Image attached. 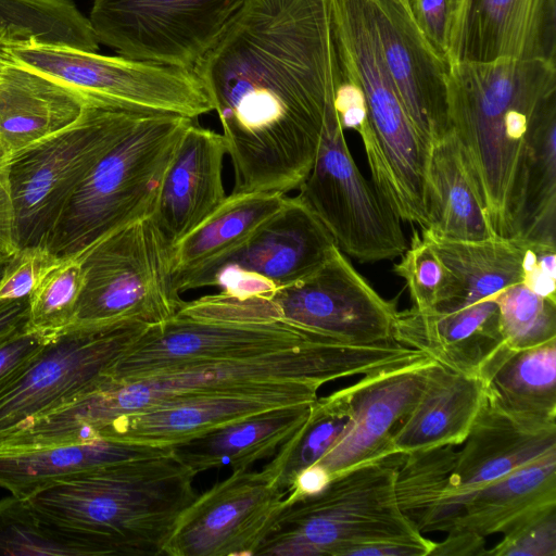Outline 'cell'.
Here are the masks:
<instances>
[{
	"instance_id": "1",
	"label": "cell",
	"mask_w": 556,
	"mask_h": 556,
	"mask_svg": "<svg viewBox=\"0 0 556 556\" xmlns=\"http://www.w3.org/2000/svg\"><path fill=\"white\" fill-rule=\"evenodd\" d=\"M192 71L223 129L231 193L298 189L340 79L330 0H245Z\"/></svg>"
},
{
	"instance_id": "2",
	"label": "cell",
	"mask_w": 556,
	"mask_h": 556,
	"mask_svg": "<svg viewBox=\"0 0 556 556\" xmlns=\"http://www.w3.org/2000/svg\"><path fill=\"white\" fill-rule=\"evenodd\" d=\"M451 131L496 236L513 238L529 139L556 97V63L453 62L446 75Z\"/></svg>"
},
{
	"instance_id": "3",
	"label": "cell",
	"mask_w": 556,
	"mask_h": 556,
	"mask_svg": "<svg viewBox=\"0 0 556 556\" xmlns=\"http://www.w3.org/2000/svg\"><path fill=\"white\" fill-rule=\"evenodd\" d=\"M197 475L172 447L49 485L27 500L43 519L84 536L97 556H159L198 495Z\"/></svg>"
},
{
	"instance_id": "4",
	"label": "cell",
	"mask_w": 556,
	"mask_h": 556,
	"mask_svg": "<svg viewBox=\"0 0 556 556\" xmlns=\"http://www.w3.org/2000/svg\"><path fill=\"white\" fill-rule=\"evenodd\" d=\"M339 67L361 86L367 123L356 132L371 181L402 222L427 228L430 147L412 123L386 65L369 0H330Z\"/></svg>"
},
{
	"instance_id": "5",
	"label": "cell",
	"mask_w": 556,
	"mask_h": 556,
	"mask_svg": "<svg viewBox=\"0 0 556 556\" xmlns=\"http://www.w3.org/2000/svg\"><path fill=\"white\" fill-rule=\"evenodd\" d=\"M331 341L342 340L281 317L270 298L241 299L219 291L184 301L172 317L148 326L104 375L106 382L125 383L263 352Z\"/></svg>"
},
{
	"instance_id": "6",
	"label": "cell",
	"mask_w": 556,
	"mask_h": 556,
	"mask_svg": "<svg viewBox=\"0 0 556 556\" xmlns=\"http://www.w3.org/2000/svg\"><path fill=\"white\" fill-rule=\"evenodd\" d=\"M420 355L394 339L375 343L331 341L165 372L125 383H109L96 395L100 418H115L162 401L283 383L330 381L414 365Z\"/></svg>"
},
{
	"instance_id": "7",
	"label": "cell",
	"mask_w": 556,
	"mask_h": 556,
	"mask_svg": "<svg viewBox=\"0 0 556 556\" xmlns=\"http://www.w3.org/2000/svg\"><path fill=\"white\" fill-rule=\"evenodd\" d=\"M405 457L393 452L333 476L318 494L287 505L255 555L346 556L358 545L402 542L428 551L422 535L401 510L395 479Z\"/></svg>"
},
{
	"instance_id": "8",
	"label": "cell",
	"mask_w": 556,
	"mask_h": 556,
	"mask_svg": "<svg viewBox=\"0 0 556 556\" xmlns=\"http://www.w3.org/2000/svg\"><path fill=\"white\" fill-rule=\"evenodd\" d=\"M194 121L140 112L74 191L47 250L60 260L76 257L116 229L150 217L179 140Z\"/></svg>"
},
{
	"instance_id": "9",
	"label": "cell",
	"mask_w": 556,
	"mask_h": 556,
	"mask_svg": "<svg viewBox=\"0 0 556 556\" xmlns=\"http://www.w3.org/2000/svg\"><path fill=\"white\" fill-rule=\"evenodd\" d=\"M140 112L87 99L74 124L9 159L17 250L47 249L74 191Z\"/></svg>"
},
{
	"instance_id": "10",
	"label": "cell",
	"mask_w": 556,
	"mask_h": 556,
	"mask_svg": "<svg viewBox=\"0 0 556 556\" xmlns=\"http://www.w3.org/2000/svg\"><path fill=\"white\" fill-rule=\"evenodd\" d=\"M172 248L150 217L103 237L78 255L83 288L72 325L160 324L182 305L172 286Z\"/></svg>"
},
{
	"instance_id": "11",
	"label": "cell",
	"mask_w": 556,
	"mask_h": 556,
	"mask_svg": "<svg viewBox=\"0 0 556 556\" xmlns=\"http://www.w3.org/2000/svg\"><path fill=\"white\" fill-rule=\"evenodd\" d=\"M4 52L5 60L49 76L86 99L105 105L193 119L213 111L203 84L191 70L63 46H20Z\"/></svg>"
},
{
	"instance_id": "12",
	"label": "cell",
	"mask_w": 556,
	"mask_h": 556,
	"mask_svg": "<svg viewBox=\"0 0 556 556\" xmlns=\"http://www.w3.org/2000/svg\"><path fill=\"white\" fill-rule=\"evenodd\" d=\"M298 189L343 254L371 263L406 250L402 220L355 164L333 101L326 111L313 166Z\"/></svg>"
},
{
	"instance_id": "13",
	"label": "cell",
	"mask_w": 556,
	"mask_h": 556,
	"mask_svg": "<svg viewBox=\"0 0 556 556\" xmlns=\"http://www.w3.org/2000/svg\"><path fill=\"white\" fill-rule=\"evenodd\" d=\"M245 0H94L99 41L141 62L193 70Z\"/></svg>"
},
{
	"instance_id": "14",
	"label": "cell",
	"mask_w": 556,
	"mask_h": 556,
	"mask_svg": "<svg viewBox=\"0 0 556 556\" xmlns=\"http://www.w3.org/2000/svg\"><path fill=\"white\" fill-rule=\"evenodd\" d=\"M148 325H71L0 392V440L20 424L100 387L106 368Z\"/></svg>"
},
{
	"instance_id": "15",
	"label": "cell",
	"mask_w": 556,
	"mask_h": 556,
	"mask_svg": "<svg viewBox=\"0 0 556 556\" xmlns=\"http://www.w3.org/2000/svg\"><path fill=\"white\" fill-rule=\"evenodd\" d=\"M287 494L264 467L233 470L181 513L163 555H255L286 507Z\"/></svg>"
},
{
	"instance_id": "16",
	"label": "cell",
	"mask_w": 556,
	"mask_h": 556,
	"mask_svg": "<svg viewBox=\"0 0 556 556\" xmlns=\"http://www.w3.org/2000/svg\"><path fill=\"white\" fill-rule=\"evenodd\" d=\"M318 389L312 383H283L168 399L115 418L97 439L174 447L270 409L311 404Z\"/></svg>"
},
{
	"instance_id": "17",
	"label": "cell",
	"mask_w": 556,
	"mask_h": 556,
	"mask_svg": "<svg viewBox=\"0 0 556 556\" xmlns=\"http://www.w3.org/2000/svg\"><path fill=\"white\" fill-rule=\"evenodd\" d=\"M270 299L283 318L345 342L393 339L396 302L381 298L338 247L313 274Z\"/></svg>"
},
{
	"instance_id": "18",
	"label": "cell",
	"mask_w": 556,
	"mask_h": 556,
	"mask_svg": "<svg viewBox=\"0 0 556 556\" xmlns=\"http://www.w3.org/2000/svg\"><path fill=\"white\" fill-rule=\"evenodd\" d=\"M337 247L326 226L299 197H287L283 205L244 241L227 253L174 276V291L204 288L217 269L232 266L273 282L278 289L318 269Z\"/></svg>"
},
{
	"instance_id": "19",
	"label": "cell",
	"mask_w": 556,
	"mask_h": 556,
	"mask_svg": "<svg viewBox=\"0 0 556 556\" xmlns=\"http://www.w3.org/2000/svg\"><path fill=\"white\" fill-rule=\"evenodd\" d=\"M383 59L405 110L425 142L450 131L448 63L437 53L399 0H369Z\"/></svg>"
},
{
	"instance_id": "20",
	"label": "cell",
	"mask_w": 556,
	"mask_h": 556,
	"mask_svg": "<svg viewBox=\"0 0 556 556\" xmlns=\"http://www.w3.org/2000/svg\"><path fill=\"white\" fill-rule=\"evenodd\" d=\"M556 60V0H460L447 63Z\"/></svg>"
},
{
	"instance_id": "21",
	"label": "cell",
	"mask_w": 556,
	"mask_h": 556,
	"mask_svg": "<svg viewBox=\"0 0 556 556\" xmlns=\"http://www.w3.org/2000/svg\"><path fill=\"white\" fill-rule=\"evenodd\" d=\"M553 451L556 418L511 412L485 392L463 447L457 451L454 476L460 509L470 492Z\"/></svg>"
},
{
	"instance_id": "22",
	"label": "cell",
	"mask_w": 556,
	"mask_h": 556,
	"mask_svg": "<svg viewBox=\"0 0 556 556\" xmlns=\"http://www.w3.org/2000/svg\"><path fill=\"white\" fill-rule=\"evenodd\" d=\"M432 362L368 374L346 387L352 425L317 462L331 478L393 453L392 437L417 403Z\"/></svg>"
},
{
	"instance_id": "23",
	"label": "cell",
	"mask_w": 556,
	"mask_h": 556,
	"mask_svg": "<svg viewBox=\"0 0 556 556\" xmlns=\"http://www.w3.org/2000/svg\"><path fill=\"white\" fill-rule=\"evenodd\" d=\"M222 134L195 121L182 134L150 218L173 248L225 200Z\"/></svg>"
},
{
	"instance_id": "24",
	"label": "cell",
	"mask_w": 556,
	"mask_h": 556,
	"mask_svg": "<svg viewBox=\"0 0 556 556\" xmlns=\"http://www.w3.org/2000/svg\"><path fill=\"white\" fill-rule=\"evenodd\" d=\"M392 337L452 370L476 376L485 359L505 343L493 298L452 312L413 306L397 311Z\"/></svg>"
},
{
	"instance_id": "25",
	"label": "cell",
	"mask_w": 556,
	"mask_h": 556,
	"mask_svg": "<svg viewBox=\"0 0 556 556\" xmlns=\"http://www.w3.org/2000/svg\"><path fill=\"white\" fill-rule=\"evenodd\" d=\"M87 99L31 68L5 60L0 64V153L20 151L74 124Z\"/></svg>"
},
{
	"instance_id": "26",
	"label": "cell",
	"mask_w": 556,
	"mask_h": 556,
	"mask_svg": "<svg viewBox=\"0 0 556 556\" xmlns=\"http://www.w3.org/2000/svg\"><path fill=\"white\" fill-rule=\"evenodd\" d=\"M485 394L482 380L433 361L419 399L391 440L392 452L459 445Z\"/></svg>"
},
{
	"instance_id": "27",
	"label": "cell",
	"mask_w": 556,
	"mask_h": 556,
	"mask_svg": "<svg viewBox=\"0 0 556 556\" xmlns=\"http://www.w3.org/2000/svg\"><path fill=\"white\" fill-rule=\"evenodd\" d=\"M152 447L92 439L31 448L0 451V488L28 498L36 492L75 479L101 467L164 453Z\"/></svg>"
},
{
	"instance_id": "28",
	"label": "cell",
	"mask_w": 556,
	"mask_h": 556,
	"mask_svg": "<svg viewBox=\"0 0 556 556\" xmlns=\"http://www.w3.org/2000/svg\"><path fill=\"white\" fill-rule=\"evenodd\" d=\"M311 404L270 409L226 425L173 450L197 473L229 466L249 469L254 463L274 456L279 447L305 422Z\"/></svg>"
},
{
	"instance_id": "29",
	"label": "cell",
	"mask_w": 556,
	"mask_h": 556,
	"mask_svg": "<svg viewBox=\"0 0 556 556\" xmlns=\"http://www.w3.org/2000/svg\"><path fill=\"white\" fill-rule=\"evenodd\" d=\"M426 189L428 225L425 229L452 240L496 236L452 131L430 147Z\"/></svg>"
},
{
	"instance_id": "30",
	"label": "cell",
	"mask_w": 556,
	"mask_h": 556,
	"mask_svg": "<svg viewBox=\"0 0 556 556\" xmlns=\"http://www.w3.org/2000/svg\"><path fill=\"white\" fill-rule=\"evenodd\" d=\"M551 504H556V451L470 492L453 529L484 538L503 533L520 518Z\"/></svg>"
},
{
	"instance_id": "31",
	"label": "cell",
	"mask_w": 556,
	"mask_h": 556,
	"mask_svg": "<svg viewBox=\"0 0 556 556\" xmlns=\"http://www.w3.org/2000/svg\"><path fill=\"white\" fill-rule=\"evenodd\" d=\"M419 233L457 280V296L447 312L492 299L523 281L525 245L518 239L452 240L428 229Z\"/></svg>"
},
{
	"instance_id": "32",
	"label": "cell",
	"mask_w": 556,
	"mask_h": 556,
	"mask_svg": "<svg viewBox=\"0 0 556 556\" xmlns=\"http://www.w3.org/2000/svg\"><path fill=\"white\" fill-rule=\"evenodd\" d=\"M477 376L486 394L519 414L556 418V340L528 349L503 343Z\"/></svg>"
},
{
	"instance_id": "33",
	"label": "cell",
	"mask_w": 556,
	"mask_h": 556,
	"mask_svg": "<svg viewBox=\"0 0 556 556\" xmlns=\"http://www.w3.org/2000/svg\"><path fill=\"white\" fill-rule=\"evenodd\" d=\"M457 450L443 445L405 454L395 479L403 514L419 532L451 531L460 516L454 468Z\"/></svg>"
},
{
	"instance_id": "34",
	"label": "cell",
	"mask_w": 556,
	"mask_h": 556,
	"mask_svg": "<svg viewBox=\"0 0 556 556\" xmlns=\"http://www.w3.org/2000/svg\"><path fill=\"white\" fill-rule=\"evenodd\" d=\"M286 193H230L170 253L172 277L215 260L244 241L285 203Z\"/></svg>"
},
{
	"instance_id": "35",
	"label": "cell",
	"mask_w": 556,
	"mask_h": 556,
	"mask_svg": "<svg viewBox=\"0 0 556 556\" xmlns=\"http://www.w3.org/2000/svg\"><path fill=\"white\" fill-rule=\"evenodd\" d=\"M555 230L556 97L543 108L529 139L513 238L556 244Z\"/></svg>"
},
{
	"instance_id": "36",
	"label": "cell",
	"mask_w": 556,
	"mask_h": 556,
	"mask_svg": "<svg viewBox=\"0 0 556 556\" xmlns=\"http://www.w3.org/2000/svg\"><path fill=\"white\" fill-rule=\"evenodd\" d=\"M29 45L99 49L88 17L71 0H0V64L5 49Z\"/></svg>"
},
{
	"instance_id": "37",
	"label": "cell",
	"mask_w": 556,
	"mask_h": 556,
	"mask_svg": "<svg viewBox=\"0 0 556 556\" xmlns=\"http://www.w3.org/2000/svg\"><path fill=\"white\" fill-rule=\"evenodd\" d=\"M353 412L346 388L317 397L305 422L264 468L288 493L296 475L317 463L350 429Z\"/></svg>"
},
{
	"instance_id": "38",
	"label": "cell",
	"mask_w": 556,
	"mask_h": 556,
	"mask_svg": "<svg viewBox=\"0 0 556 556\" xmlns=\"http://www.w3.org/2000/svg\"><path fill=\"white\" fill-rule=\"evenodd\" d=\"M0 555L97 556L84 536L43 519L27 498L12 494L0 500Z\"/></svg>"
},
{
	"instance_id": "39",
	"label": "cell",
	"mask_w": 556,
	"mask_h": 556,
	"mask_svg": "<svg viewBox=\"0 0 556 556\" xmlns=\"http://www.w3.org/2000/svg\"><path fill=\"white\" fill-rule=\"evenodd\" d=\"M83 288L78 256L58 260L28 296L29 329L53 337L72 325Z\"/></svg>"
},
{
	"instance_id": "40",
	"label": "cell",
	"mask_w": 556,
	"mask_h": 556,
	"mask_svg": "<svg viewBox=\"0 0 556 556\" xmlns=\"http://www.w3.org/2000/svg\"><path fill=\"white\" fill-rule=\"evenodd\" d=\"M393 273L406 282L416 309L447 312L457 296L454 274L416 230Z\"/></svg>"
},
{
	"instance_id": "41",
	"label": "cell",
	"mask_w": 556,
	"mask_h": 556,
	"mask_svg": "<svg viewBox=\"0 0 556 556\" xmlns=\"http://www.w3.org/2000/svg\"><path fill=\"white\" fill-rule=\"evenodd\" d=\"M498 305L500 328L511 349H528L556 340V301L543 298L523 283L493 298Z\"/></svg>"
},
{
	"instance_id": "42",
	"label": "cell",
	"mask_w": 556,
	"mask_h": 556,
	"mask_svg": "<svg viewBox=\"0 0 556 556\" xmlns=\"http://www.w3.org/2000/svg\"><path fill=\"white\" fill-rule=\"evenodd\" d=\"M490 556H556V504L541 507L517 520Z\"/></svg>"
},
{
	"instance_id": "43",
	"label": "cell",
	"mask_w": 556,
	"mask_h": 556,
	"mask_svg": "<svg viewBox=\"0 0 556 556\" xmlns=\"http://www.w3.org/2000/svg\"><path fill=\"white\" fill-rule=\"evenodd\" d=\"M58 260L42 248L17 250L10 256L0 280V301L28 298Z\"/></svg>"
},
{
	"instance_id": "44",
	"label": "cell",
	"mask_w": 556,
	"mask_h": 556,
	"mask_svg": "<svg viewBox=\"0 0 556 556\" xmlns=\"http://www.w3.org/2000/svg\"><path fill=\"white\" fill-rule=\"evenodd\" d=\"M459 1L408 0V10L417 27L446 62L450 34Z\"/></svg>"
},
{
	"instance_id": "45",
	"label": "cell",
	"mask_w": 556,
	"mask_h": 556,
	"mask_svg": "<svg viewBox=\"0 0 556 556\" xmlns=\"http://www.w3.org/2000/svg\"><path fill=\"white\" fill-rule=\"evenodd\" d=\"M520 241L525 245L522 283L536 294L556 301V244Z\"/></svg>"
},
{
	"instance_id": "46",
	"label": "cell",
	"mask_w": 556,
	"mask_h": 556,
	"mask_svg": "<svg viewBox=\"0 0 556 556\" xmlns=\"http://www.w3.org/2000/svg\"><path fill=\"white\" fill-rule=\"evenodd\" d=\"M51 338L27 330L0 343V392L24 372Z\"/></svg>"
},
{
	"instance_id": "47",
	"label": "cell",
	"mask_w": 556,
	"mask_h": 556,
	"mask_svg": "<svg viewBox=\"0 0 556 556\" xmlns=\"http://www.w3.org/2000/svg\"><path fill=\"white\" fill-rule=\"evenodd\" d=\"M16 251L15 211L9 182V159L0 153V256L9 257Z\"/></svg>"
},
{
	"instance_id": "48",
	"label": "cell",
	"mask_w": 556,
	"mask_h": 556,
	"mask_svg": "<svg viewBox=\"0 0 556 556\" xmlns=\"http://www.w3.org/2000/svg\"><path fill=\"white\" fill-rule=\"evenodd\" d=\"M442 542H434L430 555L434 556H483L485 538L470 530L453 529ZM429 555V556H430Z\"/></svg>"
},
{
	"instance_id": "49",
	"label": "cell",
	"mask_w": 556,
	"mask_h": 556,
	"mask_svg": "<svg viewBox=\"0 0 556 556\" xmlns=\"http://www.w3.org/2000/svg\"><path fill=\"white\" fill-rule=\"evenodd\" d=\"M29 329L28 298L0 301V343Z\"/></svg>"
},
{
	"instance_id": "50",
	"label": "cell",
	"mask_w": 556,
	"mask_h": 556,
	"mask_svg": "<svg viewBox=\"0 0 556 556\" xmlns=\"http://www.w3.org/2000/svg\"><path fill=\"white\" fill-rule=\"evenodd\" d=\"M330 480V473L318 463L306 467L294 478L286 497V506L320 493Z\"/></svg>"
},
{
	"instance_id": "51",
	"label": "cell",
	"mask_w": 556,
	"mask_h": 556,
	"mask_svg": "<svg viewBox=\"0 0 556 556\" xmlns=\"http://www.w3.org/2000/svg\"><path fill=\"white\" fill-rule=\"evenodd\" d=\"M9 258H10V256L9 257L0 256V280L2 278V275L4 273V269L8 264Z\"/></svg>"
},
{
	"instance_id": "52",
	"label": "cell",
	"mask_w": 556,
	"mask_h": 556,
	"mask_svg": "<svg viewBox=\"0 0 556 556\" xmlns=\"http://www.w3.org/2000/svg\"><path fill=\"white\" fill-rule=\"evenodd\" d=\"M399 1L408 9V0H399Z\"/></svg>"
}]
</instances>
